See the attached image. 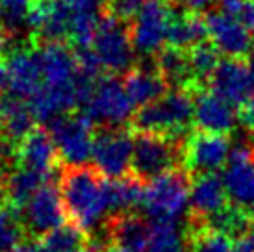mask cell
Here are the masks:
<instances>
[{
    "instance_id": "30bf717a",
    "label": "cell",
    "mask_w": 254,
    "mask_h": 252,
    "mask_svg": "<svg viewBox=\"0 0 254 252\" xmlns=\"http://www.w3.org/2000/svg\"><path fill=\"white\" fill-rule=\"evenodd\" d=\"M230 152L232 148L228 135L197 130L190 133L184 145V169L190 173L191 178L215 175L228 163Z\"/></svg>"
},
{
    "instance_id": "7402d4cb",
    "label": "cell",
    "mask_w": 254,
    "mask_h": 252,
    "mask_svg": "<svg viewBox=\"0 0 254 252\" xmlns=\"http://www.w3.org/2000/svg\"><path fill=\"white\" fill-rule=\"evenodd\" d=\"M36 123L28 102L13 97H7L0 102V137L11 148V152L24 137L36 130Z\"/></svg>"
},
{
    "instance_id": "8992f818",
    "label": "cell",
    "mask_w": 254,
    "mask_h": 252,
    "mask_svg": "<svg viewBox=\"0 0 254 252\" xmlns=\"http://www.w3.org/2000/svg\"><path fill=\"white\" fill-rule=\"evenodd\" d=\"M93 50L102 65V70H108L112 76L121 72L127 74L134 67L135 56L130 37V24L112 17L104 9L93 41Z\"/></svg>"
},
{
    "instance_id": "bcb514c9",
    "label": "cell",
    "mask_w": 254,
    "mask_h": 252,
    "mask_svg": "<svg viewBox=\"0 0 254 252\" xmlns=\"http://www.w3.org/2000/svg\"><path fill=\"white\" fill-rule=\"evenodd\" d=\"M0 102H2V100H0Z\"/></svg>"
},
{
    "instance_id": "603a6c76",
    "label": "cell",
    "mask_w": 254,
    "mask_h": 252,
    "mask_svg": "<svg viewBox=\"0 0 254 252\" xmlns=\"http://www.w3.org/2000/svg\"><path fill=\"white\" fill-rule=\"evenodd\" d=\"M123 84H125V89H127L132 104L139 106V108L152 104L169 93L167 91L169 85L165 84L162 74L158 72L154 62L150 65L141 63L137 67H132L125 74Z\"/></svg>"
},
{
    "instance_id": "52a82bcc",
    "label": "cell",
    "mask_w": 254,
    "mask_h": 252,
    "mask_svg": "<svg viewBox=\"0 0 254 252\" xmlns=\"http://www.w3.org/2000/svg\"><path fill=\"white\" fill-rule=\"evenodd\" d=\"M93 123L84 113L65 115L49 126V132L56 143L60 161L65 167H84L93 160L95 133Z\"/></svg>"
},
{
    "instance_id": "4dcf8cb0",
    "label": "cell",
    "mask_w": 254,
    "mask_h": 252,
    "mask_svg": "<svg viewBox=\"0 0 254 252\" xmlns=\"http://www.w3.org/2000/svg\"><path fill=\"white\" fill-rule=\"evenodd\" d=\"M186 238L190 252H232L236 245L230 236H226L225 232L213 230L210 226L188 228Z\"/></svg>"
},
{
    "instance_id": "ee69618b",
    "label": "cell",
    "mask_w": 254,
    "mask_h": 252,
    "mask_svg": "<svg viewBox=\"0 0 254 252\" xmlns=\"http://www.w3.org/2000/svg\"><path fill=\"white\" fill-rule=\"evenodd\" d=\"M99 2H100V0H99ZM104 2H112V0H104Z\"/></svg>"
},
{
    "instance_id": "4fadbf2b",
    "label": "cell",
    "mask_w": 254,
    "mask_h": 252,
    "mask_svg": "<svg viewBox=\"0 0 254 252\" xmlns=\"http://www.w3.org/2000/svg\"><path fill=\"white\" fill-rule=\"evenodd\" d=\"M72 9L69 0H34L28 13V30L39 43H64L71 37Z\"/></svg>"
},
{
    "instance_id": "1f68e13d",
    "label": "cell",
    "mask_w": 254,
    "mask_h": 252,
    "mask_svg": "<svg viewBox=\"0 0 254 252\" xmlns=\"http://www.w3.org/2000/svg\"><path fill=\"white\" fill-rule=\"evenodd\" d=\"M147 252H190L188 238L177 223H152V236Z\"/></svg>"
},
{
    "instance_id": "7a4b0ae2",
    "label": "cell",
    "mask_w": 254,
    "mask_h": 252,
    "mask_svg": "<svg viewBox=\"0 0 254 252\" xmlns=\"http://www.w3.org/2000/svg\"><path fill=\"white\" fill-rule=\"evenodd\" d=\"M195 117V98L190 89H173L152 104L143 106L134 115L135 132L160 133L186 141Z\"/></svg>"
},
{
    "instance_id": "6da1fadb",
    "label": "cell",
    "mask_w": 254,
    "mask_h": 252,
    "mask_svg": "<svg viewBox=\"0 0 254 252\" xmlns=\"http://www.w3.org/2000/svg\"><path fill=\"white\" fill-rule=\"evenodd\" d=\"M60 191L67 217L82 232H91L110 213L108 178L95 167H64Z\"/></svg>"
},
{
    "instance_id": "ffe728a7",
    "label": "cell",
    "mask_w": 254,
    "mask_h": 252,
    "mask_svg": "<svg viewBox=\"0 0 254 252\" xmlns=\"http://www.w3.org/2000/svg\"><path fill=\"white\" fill-rule=\"evenodd\" d=\"M240 115L236 113V106L226 102L213 91H198L195 97V125L200 132L228 135L236 126Z\"/></svg>"
},
{
    "instance_id": "836d02e7",
    "label": "cell",
    "mask_w": 254,
    "mask_h": 252,
    "mask_svg": "<svg viewBox=\"0 0 254 252\" xmlns=\"http://www.w3.org/2000/svg\"><path fill=\"white\" fill-rule=\"evenodd\" d=\"M221 11L240 21L254 35V0H219Z\"/></svg>"
},
{
    "instance_id": "5bb4252c",
    "label": "cell",
    "mask_w": 254,
    "mask_h": 252,
    "mask_svg": "<svg viewBox=\"0 0 254 252\" xmlns=\"http://www.w3.org/2000/svg\"><path fill=\"white\" fill-rule=\"evenodd\" d=\"M223 182L230 204L249 211L254 208V145H238L232 148Z\"/></svg>"
},
{
    "instance_id": "484cf974",
    "label": "cell",
    "mask_w": 254,
    "mask_h": 252,
    "mask_svg": "<svg viewBox=\"0 0 254 252\" xmlns=\"http://www.w3.org/2000/svg\"><path fill=\"white\" fill-rule=\"evenodd\" d=\"M154 65L169 87L188 89L190 85H195L193 76H191L188 52L177 50L173 47H165L160 54H156Z\"/></svg>"
},
{
    "instance_id": "f1b7e54d",
    "label": "cell",
    "mask_w": 254,
    "mask_h": 252,
    "mask_svg": "<svg viewBox=\"0 0 254 252\" xmlns=\"http://www.w3.org/2000/svg\"><path fill=\"white\" fill-rule=\"evenodd\" d=\"M34 0H0V35L13 39L28 28V13Z\"/></svg>"
},
{
    "instance_id": "f6af8a7d",
    "label": "cell",
    "mask_w": 254,
    "mask_h": 252,
    "mask_svg": "<svg viewBox=\"0 0 254 252\" xmlns=\"http://www.w3.org/2000/svg\"><path fill=\"white\" fill-rule=\"evenodd\" d=\"M145 2H150V0H145Z\"/></svg>"
},
{
    "instance_id": "e575fe53",
    "label": "cell",
    "mask_w": 254,
    "mask_h": 252,
    "mask_svg": "<svg viewBox=\"0 0 254 252\" xmlns=\"http://www.w3.org/2000/svg\"><path fill=\"white\" fill-rule=\"evenodd\" d=\"M143 6H145L143 0H112V2H108V6L104 9L115 19L127 22V24H132V21L139 15Z\"/></svg>"
},
{
    "instance_id": "9a60e30c",
    "label": "cell",
    "mask_w": 254,
    "mask_h": 252,
    "mask_svg": "<svg viewBox=\"0 0 254 252\" xmlns=\"http://www.w3.org/2000/svg\"><path fill=\"white\" fill-rule=\"evenodd\" d=\"M230 204L223 176L204 175L193 178L188 228H200Z\"/></svg>"
},
{
    "instance_id": "7bdbcfd3",
    "label": "cell",
    "mask_w": 254,
    "mask_h": 252,
    "mask_svg": "<svg viewBox=\"0 0 254 252\" xmlns=\"http://www.w3.org/2000/svg\"><path fill=\"white\" fill-rule=\"evenodd\" d=\"M253 223H254V208H253Z\"/></svg>"
},
{
    "instance_id": "f546056e",
    "label": "cell",
    "mask_w": 254,
    "mask_h": 252,
    "mask_svg": "<svg viewBox=\"0 0 254 252\" xmlns=\"http://www.w3.org/2000/svg\"><path fill=\"white\" fill-rule=\"evenodd\" d=\"M188 60H190L191 76L195 85L210 84L213 72L217 70L219 63L223 62L219 58V50L210 41L200 43L195 49H191L188 52Z\"/></svg>"
},
{
    "instance_id": "83f0119b",
    "label": "cell",
    "mask_w": 254,
    "mask_h": 252,
    "mask_svg": "<svg viewBox=\"0 0 254 252\" xmlns=\"http://www.w3.org/2000/svg\"><path fill=\"white\" fill-rule=\"evenodd\" d=\"M85 232H82L76 224L65 223L60 228L37 239V251L39 252H80L87 247Z\"/></svg>"
},
{
    "instance_id": "5b68a950",
    "label": "cell",
    "mask_w": 254,
    "mask_h": 252,
    "mask_svg": "<svg viewBox=\"0 0 254 252\" xmlns=\"http://www.w3.org/2000/svg\"><path fill=\"white\" fill-rule=\"evenodd\" d=\"M134 108L125 84L117 76L108 74L97 82L82 113L93 125L104 126V130H117L134 119Z\"/></svg>"
},
{
    "instance_id": "d6a6232c",
    "label": "cell",
    "mask_w": 254,
    "mask_h": 252,
    "mask_svg": "<svg viewBox=\"0 0 254 252\" xmlns=\"http://www.w3.org/2000/svg\"><path fill=\"white\" fill-rule=\"evenodd\" d=\"M24 224L22 217L0 200V252H9L13 247L24 241Z\"/></svg>"
},
{
    "instance_id": "74e56055",
    "label": "cell",
    "mask_w": 254,
    "mask_h": 252,
    "mask_svg": "<svg viewBox=\"0 0 254 252\" xmlns=\"http://www.w3.org/2000/svg\"><path fill=\"white\" fill-rule=\"evenodd\" d=\"M232 252H254V234L249 238H243L240 241H236Z\"/></svg>"
},
{
    "instance_id": "d6986e66",
    "label": "cell",
    "mask_w": 254,
    "mask_h": 252,
    "mask_svg": "<svg viewBox=\"0 0 254 252\" xmlns=\"http://www.w3.org/2000/svg\"><path fill=\"white\" fill-rule=\"evenodd\" d=\"M6 89L9 97L30 100L43 87V74L34 50H13L6 60Z\"/></svg>"
},
{
    "instance_id": "d4e9b609",
    "label": "cell",
    "mask_w": 254,
    "mask_h": 252,
    "mask_svg": "<svg viewBox=\"0 0 254 252\" xmlns=\"http://www.w3.org/2000/svg\"><path fill=\"white\" fill-rule=\"evenodd\" d=\"M204 41H208V28H206V21L200 15H173L169 34H167V47L190 52L191 49H195L197 45Z\"/></svg>"
},
{
    "instance_id": "8d00e7d4",
    "label": "cell",
    "mask_w": 254,
    "mask_h": 252,
    "mask_svg": "<svg viewBox=\"0 0 254 252\" xmlns=\"http://www.w3.org/2000/svg\"><path fill=\"white\" fill-rule=\"evenodd\" d=\"M240 123L247 132L254 133V95L243 106H240Z\"/></svg>"
},
{
    "instance_id": "ab89813d",
    "label": "cell",
    "mask_w": 254,
    "mask_h": 252,
    "mask_svg": "<svg viewBox=\"0 0 254 252\" xmlns=\"http://www.w3.org/2000/svg\"><path fill=\"white\" fill-rule=\"evenodd\" d=\"M4 147L6 148H9L6 145V143H4V139H2V137H0V188H2V182H4V176H6V167H4V163H2V161H4ZM9 150H11V148H9Z\"/></svg>"
},
{
    "instance_id": "d590c367",
    "label": "cell",
    "mask_w": 254,
    "mask_h": 252,
    "mask_svg": "<svg viewBox=\"0 0 254 252\" xmlns=\"http://www.w3.org/2000/svg\"><path fill=\"white\" fill-rule=\"evenodd\" d=\"M171 7L180 9V13L200 15L206 9H210L215 0H167Z\"/></svg>"
},
{
    "instance_id": "3957f363",
    "label": "cell",
    "mask_w": 254,
    "mask_h": 252,
    "mask_svg": "<svg viewBox=\"0 0 254 252\" xmlns=\"http://www.w3.org/2000/svg\"><path fill=\"white\" fill-rule=\"evenodd\" d=\"M184 145L186 141L175 137L135 132L132 176L141 180L143 184H148L169 171L180 169L178 163L184 161Z\"/></svg>"
},
{
    "instance_id": "ac0fdd59",
    "label": "cell",
    "mask_w": 254,
    "mask_h": 252,
    "mask_svg": "<svg viewBox=\"0 0 254 252\" xmlns=\"http://www.w3.org/2000/svg\"><path fill=\"white\" fill-rule=\"evenodd\" d=\"M34 52H36L45 85L62 87L76 80V52L65 43H39Z\"/></svg>"
},
{
    "instance_id": "4316f807",
    "label": "cell",
    "mask_w": 254,
    "mask_h": 252,
    "mask_svg": "<svg viewBox=\"0 0 254 252\" xmlns=\"http://www.w3.org/2000/svg\"><path fill=\"white\" fill-rule=\"evenodd\" d=\"M147 184L128 175L119 180H108V198H110V215L132 213L141 204Z\"/></svg>"
},
{
    "instance_id": "7c38bea8",
    "label": "cell",
    "mask_w": 254,
    "mask_h": 252,
    "mask_svg": "<svg viewBox=\"0 0 254 252\" xmlns=\"http://www.w3.org/2000/svg\"><path fill=\"white\" fill-rule=\"evenodd\" d=\"M210 91L232 106H243L254 95V62L251 58H225L210 80Z\"/></svg>"
},
{
    "instance_id": "277c9868",
    "label": "cell",
    "mask_w": 254,
    "mask_h": 252,
    "mask_svg": "<svg viewBox=\"0 0 254 252\" xmlns=\"http://www.w3.org/2000/svg\"><path fill=\"white\" fill-rule=\"evenodd\" d=\"M193 178L186 169H175L147 184L143 208L152 223H175L191 198Z\"/></svg>"
},
{
    "instance_id": "f35d334b",
    "label": "cell",
    "mask_w": 254,
    "mask_h": 252,
    "mask_svg": "<svg viewBox=\"0 0 254 252\" xmlns=\"http://www.w3.org/2000/svg\"><path fill=\"white\" fill-rule=\"evenodd\" d=\"M9 252H39L37 251V243H32V241H22V243H19L17 247H13Z\"/></svg>"
},
{
    "instance_id": "2e32d148",
    "label": "cell",
    "mask_w": 254,
    "mask_h": 252,
    "mask_svg": "<svg viewBox=\"0 0 254 252\" xmlns=\"http://www.w3.org/2000/svg\"><path fill=\"white\" fill-rule=\"evenodd\" d=\"M208 37L215 49L226 58H249L253 52V34L234 17L219 11L206 15Z\"/></svg>"
},
{
    "instance_id": "e0dca14e",
    "label": "cell",
    "mask_w": 254,
    "mask_h": 252,
    "mask_svg": "<svg viewBox=\"0 0 254 252\" xmlns=\"http://www.w3.org/2000/svg\"><path fill=\"white\" fill-rule=\"evenodd\" d=\"M11 160L15 161V167L28 169L50 178V175L58 167L60 154L49 130L36 128L28 137H24L13 148Z\"/></svg>"
},
{
    "instance_id": "60d3db41",
    "label": "cell",
    "mask_w": 254,
    "mask_h": 252,
    "mask_svg": "<svg viewBox=\"0 0 254 252\" xmlns=\"http://www.w3.org/2000/svg\"><path fill=\"white\" fill-rule=\"evenodd\" d=\"M6 82H7L6 63H2V62H0V89H2V87H6Z\"/></svg>"
},
{
    "instance_id": "b9f144b4",
    "label": "cell",
    "mask_w": 254,
    "mask_h": 252,
    "mask_svg": "<svg viewBox=\"0 0 254 252\" xmlns=\"http://www.w3.org/2000/svg\"><path fill=\"white\" fill-rule=\"evenodd\" d=\"M104 252H130V251L125 249V247H119V245H110Z\"/></svg>"
},
{
    "instance_id": "44dd1931",
    "label": "cell",
    "mask_w": 254,
    "mask_h": 252,
    "mask_svg": "<svg viewBox=\"0 0 254 252\" xmlns=\"http://www.w3.org/2000/svg\"><path fill=\"white\" fill-rule=\"evenodd\" d=\"M104 232L112 245L125 247L130 252H147L152 236V224H148L135 211L119 213L108 217Z\"/></svg>"
},
{
    "instance_id": "ba28073f",
    "label": "cell",
    "mask_w": 254,
    "mask_h": 252,
    "mask_svg": "<svg viewBox=\"0 0 254 252\" xmlns=\"http://www.w3.org/2000/svg\"><path fill=\"white\" fill-rule=\"evenodd\" d=\"M173 7L167 0L145 2L139 15L130 24V37L134 50L141 56H156L167 43V34L173 21Z\"/></svg>"
},
{
    "instance_id": "8fae6325",
    "label": "cell",
    "mask_w": 254,
    "mask_h": 252,
    "mask_svg": "<svg viewBox=\"0 0 254 252\" xmlns=\"http://www.w3.org/2000/svg\"><path fill=\"white\" fill-rule=\"evenodd\" d=\"M22 224L26 234L41 239L43 236L50 234L52 230L65 224L67 213H65L62 191L52 182H47L39 188L36 195L22 211Z\"/></svg>"
},
{
    "instance_id": "cb8c5ba5",
    "label": "cell",
    "mask_w": 254,
    "mask_h": 252,
    "mask_svg": "<svg viewBox=\"0 0 254 252\" xmlns=\"http://www.w3.org/2000/svg\"><path fill=\"white\" fill-rule=\"evenodd\" d=\"M49 182V176L28 171L22 167L9 169L2 182V202H6L9 208H13L19 215H22L24 208L28 206L32 196L36 195L39 188Z\"/></svg>"
},
{
    "instance_id": "9c48e42d",
    "label": "cell",
    "mask_w": 254,
    "mask_h": 252,
    "mask_svg": "<svg viewBox=\"0 0 254 252\" xmlns=\"http://www.w3.org/2000/svg\"><path fill=\"white\" fill-rule=\"evenodd\" d=\"M134 135L123 128L102 130L95 135L93 167L108 180H119L132 175Z\"/></svg>"
}]
</instances>
